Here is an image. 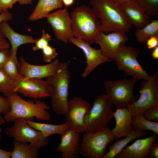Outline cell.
I'll return each instance as SVG.
<instances>
[{
  "instance_id": "obj_1",
  "label": "cell",
  "mask_w": 158,
  "mask_h": 158,
  "mask_svg": "<svg viewBox=\"0 0 158 158\" xmlns=\"http://www.w3.org/2000/svg\"><path fill=\"white\" fill-rule=\"evenodd\" d=\"M90 4L100 20V31L105 33H126L132 28V26L118 6L111 0H91Z\"/></svg>"
},
{
  "instance_id": "obj_2",
  "label": "cell",
  "mask_w": 158,
  "mask_h": 158,
  "mask_svg": "<svg viewBox=\"0 0 158 158\" xmlns=\"http://www.w3.org/2000/svg\"><path fill=\"white\" fill-rule=\"evenodd\" d=\"M17 92H13L6 96L10 104L11 110L4 114L6 121L11 122L19 118L32 121L34 117L42 121L50 120L51 115L48 111L50 107L44 102L37 99L25 101Z\"/></svg>"
},
{
  "instance_id": "obj_3",
  "label": "cell",
  "mask_w": 158,
  "mask_h": 158,
  "mask_svg": "<svg viewBox=\"0 0 158 158\" xmlns=\"http://www.w3.org/2000/svg\"><path fill=\"white\" fill-rule=\"evenodd\" d=\"M71 75L68 64L59 63L55 73L46 78L45 81L51 90V105L53 111L57 114L66 116L68 101V90Z\"/></svg>"
},
{
  "instance_id": "obj_4",
  "label": "cell",
  "mask_w": 158,
  "mask_h": 158,
  "mask_svg": "<svg viewBox=\"0 0 158 158\" xmlns=\"http://www.w3.org/2000/svg\"><path fill=\"white\" fill-rule=\"evenodd\" d=\"M70 16L73 36L90 45L95 43L96 35L100 31L101 23L92 9L82 5L75 8Z\"/></svg>"
},
{
  "instance_id": "obj_5",
  "label": "cell",
  "mask_w": 158,
  "mask_h": 158,
  "mask_svg": "<svg viewBox=\"0 0 158 158\" xmlns=\"http://www.w3.org/2000/svg\"><path fill=\"white\" fill-rule=\"evenodd\" d=\"M112 104L106 94L97 96L92 107L84 118L86 132H95L107 127L113 117Z\"/></svg>"
},
{
  "instance_id": "obj_6",
  "label": "cell",
  "mask_w": 158,
  "mask_h": 158,
  "mask_svg": "<svg viewBox=\"0 0 158 158\" xmlns=\"http://www.w3.org/2000/svg\"><path fill=\"white\" fill-rule=\"evenodd\" d=\"M139 51L135 48L121 44L116 52L114 61L118 69L124 72L127 76H131L137 80H147L151 76L144 70L137 58Z\"/></svg>"
},
{
  "instance_id": "obj_7",
  "label": "cell",
  "mask_w": 158,
  "mask_h": 158,
  "mask_svg": "<svg viewBox=\"0 0 158 158\" xmlns=\"http://www.w3.org/2000/svg\"><path fill=\"white\" fill-rule=\"evenodd\" d=\"M114 140L108 127L95 132H85L82 137L79 154L89 158H103L107 146Z\"/></svg>"
},
{
  "instance_id": "obj_8",
  "label": "cell",
  "mask_w": 158,
  "mask_h": 158,
  "mask_svg": "<svg viewBox=\"0 0 158 158\" xmlns=\"http://www.w3.org/2000/svg\"><path fill=\"white\" fill-rule=\"evenodd\" d=\"M137 80L132 78L107 80L104 83L105 94L117 108H127L136 101L133 90Z\"/></svg>"
},
{
  "instance_id": "obj_9",
  "label": "cell",
  "mask_w": 158,
  "mask_h": 158,
  "mask_svg": "<svg viewBox=\"0 0 158 158\" xmlns=\"http://www.w3.org/2000/svg\"><path fill=\"white\" fill-rule=\"evenodd\" d=\"M140 84V95L138 100L127 108L132 117L142 115L147 110L158 105V72Z\"/></svg>"
},
{
  "instance_id": "obj_10",
  "label": "cell",
  "mask_w": 158,
  "mask_h": 158,
  "mask_svg": "<svg viewBox=\"0 0 158 158\" xmlns=\"http://www.w3.org/2000/svg\"><path fill=\"white\" fill-rule=\"evenodd\" d=\"M14 122L12 126L6 128L5 132L8 136L14 138V140L29 142L30 145L38 150L48 144V138L44 137L40 131L30 126L25 119H18Z\"/></svg>"
},
{
  "instance_id": "obj_11",
  "label": "cell",
  "mask_w": 158,
  "mask_h": 158,
  "mask_svg": "<svg viewBox=\"0 0 158 158\" xmlns=\"http://www.w3.org/2000/svg\"><path fill=\"white\" fill-rule=\"evenodd\" d=\"M91 108L89 102L80 97L75 96L69 101L65 123L69 129L79 133L86 132L84 118Z\"/></svg>"
},
{
  "instance_id": "obj_12",
  "label": "cell",
  "mask_w": 158,
  "mask_h": 158,
  "mask_svg": "<svg viewBox=\"0 0 158 158\" xmlns=\"http://www.w3.org/2000/svg\"><path fill=\"white\" fill-rule=\"evenodd\" d=\"M45 18L51 26L57 39L67 43L73 36L71 18L67 8L50 13Z\"/></svg>"
},
{
  "instance_id": "obj_13",
  "label": "cell",
  "mask_w": 158,
  "mask_h": 158,
  "mask_svg": "<svg viewBox=\"0 0 158 158\" xmlns=\"http://www.w3.org/2000/svg\"><path fill=\"white\" fill-rule=\"evenodd\" d=\"M14 91L35 99L50 97L51 93V87L46 81L42 79L24 76L15 82Z\"/></svg>"
},
{
  "instance_id": "obj_14",
  "label": "cell",
  "mask_w": 158,
  "mask_h": 158,
  "mask_svg": "<svg viewBox=\"0 0 158 158\" xmlns=\"http://www.w3.org/2000/svg\"><path fill=\"white\" fill-rule=\"evenodd\" d=\"M69 42L81 49L86 58V66L81 74L82 77H86L100 65L111 60L104 55L100 49H96L79 38L71 37Z\"/></svg>"
},
{
  "instance_id": "obj_15",
  "label": "cell",
  "mask_w": 158,
  "mask_h": 158,
  "mask_svg": "<svg viewBox=\"0 0 158 158\" xmlns=\"http://www.w3.org/2000/svg\"><path fill=\"white\" fill-rule=\"evenodd\" d=\"M126 33L113 32L106 34L99 31L96 35L95 43L98 44L104 55L111 61H114L118 47L121 44L125 43L128 39Z\"/></svg>"
},
{
  "instance_id": "obj_16",
  "label": "cell",
  "mask_w": 158,
  "mask_h": 158,
  "mask_svg": "<svg viewBox=\"0 0 158 158\" xmlns=\"http://www.w3.org/2000/svg\"><path fill=\"white\" fill-rule=\"evenodd\" d=\"M18 66L20 73L25 78L42 79L54 75L60 63L55 59L51 62L43 65H36L29 63L21 56Z\"/></svg>"
},
{
  "instance_id": "obj_17",
  "label": "cell",
  "mask_w": 158,
  "mask_h": 158,
  "mask_svg": "<svg viewBox=\"0 0 158 158\" xmlns=\"http://www.w3.org/2000/svg\"><path fill=\"white\" fill-rule=\"evenodd\" d=\"M117 4L131 25L142 28L150 22L151 16L147 15L137 0Z\"/></svg>"
},
{
  "instance_id": "obj_18",
  "label": "cell",
  "mask_w": 158,
  "mask_h": 158,
  "mask_svg": "<svg viewBox=\"0 0 158 158\" xmlns=\"http://www.w3.org/2000/svg\"><path fill=\"white\" fill-rule=\"evenodd\" d=\"M157 137V135L154 134L144 139L136 140L132 144L123 149L114 158H147L149 148Z\"/></svg>"
},
{
  "instance_id": "obj_19",
  "label": "cell",
  "mask_w": 158,
  "mask_h": 158,
  "mask_svg": "<svg viewBox=\"0 0 158 158\" xmlns=\"http://www.w3.org/2000/svg\"><path fill=\"white\" fill-rule=\"evenodd\" d=\"M60 136L61 142L56 150L61 153L62 158H78L81 140L80 133L69 129Z\"/></svg>"
},
{
  "instance_id": "obj_20",
  "label": "cell",
  "mask_w": 158,
  "mask_h": 158,
  "mask_svg": "<svg viewBox=\"0 0 158 158\" xmlns=\"http://www.w3.org/2000/svg\"><path fill=\"white\" fill-rule=\"evenodd\" d=\"M113 115L116 125L111 131L114 139L130 134L134 129L131 124L132 116L127 108H117Z\"/></svg>"
},
{
  "instance_id": "obj_21",
  "label": "cell",
  "mask_w": 158,
  "mask_h": 158,
  "mask_svg": "<svg viewBox=\"0 0 158 158\" xmlns=\"http://www.w3.org/2000/svg\"><path fill=\"white\" fill-rule=\"evenodd\" d=\"M0 33L3 38L8 40L11 44V49L13 51H17L18 47L22 44H35L37 39L29 35L16 32L6 21H3L0 23Z\"/></svg>"
},
{
  "instance_id": "obj_22",
  "label": "cell",
  "mask_w": 158,
  "mask_h": 158,
  "mask_svg": "<svg viewBox=\"0 0 158 158\" xmlns=\"http://www.w3.org/2000/svg\"><path fill=\"white\" fill-rule=\"evenodd\" d=\"M63 4L62 0H39L28 20L34 21L45 18L51 11L61 8Z\"/></svg>"
},
{
  "instance_id": "obj_23",
  "label": "cell",
  "mask_w": 158,
  "mask_h": 158,
  "mask_svg": "<svg viewBox=\"0 0 158 158\" xmlns=\"http://www.w3.org/2000/svg\"><path fill=\"white\" fill-rule=\"evenodd\" d=\"M26 121L30 126L40 131L43 135L46 137L56 134L61 135L69 129L66 123L55 125L37 123L27 119Z\"/></svg>"
},
{
  "instance_id": "obj_24",
  "label": "cell",
  "mask_w": 158,
  "mask_h": 158,
  "mask_svg": "<svg viewBox=\"0 0 158 158\" xmlns=\"http://www.w3.org/2000/svg\"><path fill=\"white\" fill-rule=\"evenodd\" d=\"M147 134L145 131L133 129L132 133L123 139L116 141L109 147V150L104 155L103 158H113L131 141L136 138L143 137Z\"/></svg>"
},
{
  "instance_id": "obj_25",
  "label": "cell",
  "mask_w": 158,
  "mask_h": 158,
  "mask_svg": "<svg viewBox=\"0 0 158 158\" xmlns=\"http://www.w3.org/2000/svg\"><path fill=\"white\" fill-rule=\"evenodd\" d=\"M13 150L12 152L11 158H37L38 153V150L27 142H20L14 140Z\"/></svg>"
},
{
  "instance_id": "obj_26",
  "label": "cell",
  "mask_w": 158,
  "mask_h": 158,
  "mask_svg": "<svg viewBox=\"0 0 158 158\" xmlns=\"http://www.w3.org/2000/svg\"><path fill=\"white\" fill-rule=\"evenodd\" d=\"M17 51L11 49L9 58L2 69L5 73L15 82L20 80L23 77L18 69L19 63L17 60Z\"/></svg>"
},
{
  "instance_id": "obj_27",
  "label": "cell",
  "mask_w": 158,
  "mask_h": 158,
  "mask_svg": "<svg viewBox=\"0 0 158 158\" xmlns=\"http://www.w3.org/2000/svg\"><path fill=\"white\" fill-rule=\"evenodd\" d=\"M134 35L136 40L140 43L146 42L151 37L158 36V20H152L144 27L137 28Z\"/></svg>"
},
{
  "instance_id": "obj_28",
  "label": "cell",
  "mask_w": 158,
  "mask_h": 158,
  "mask_svg": "<svg viewBox=\"0 0 158 158\" xmlns=\"http://www.w3.org/2000/svg\"><path fill=\"white\" fill-rule=\"evenodd\" d=\"M131 124L134 129L140 131L150 130L158 134V122L149 121L142 116L138 115L132 117Z\"/></svg>"
},
{
  "instance_id": "obj_29",
  "label": "cell",
  "mask_w": 158,
  "mask_h": 158,
  "mask_svg": "<svg viewBox=\"0 0 158 158\" xmlns=\"http://www.w3.org/2000/svg\"><path fill=\"white\" fill-rule=\"evenodd\" d=\"M15 82L0 69V92L6 96L15 92Z\"/></svg>"
},
{
  "instance_id": "obj_30",
  "label": "cell",
  "mask_w": 158,
  "mask_h": 158,
  "mask_svg": "<svg viewBox=\"0 0 158 158\" xmlns=\"http://www.w3.org/2000/svg\"><path fill=\"white\" fill-rule=\"evenodd\" d=\"M148 16L158 17V0H137Z\"/></svg>"
},
{
  "instance_id": "obj_31",
  "label": "cell",
  "mask_w": 158,
  "mask_h": 158,
  "mask_svg": "<svg viewBox=\"0 0 158 158\" xmlns=\"http://www.w3.org/2000/svg\"><path fill=\"white\" fill-rule=\"evenodd\" d=\"M51 40V36L48 33L45 32L44 30H42V36L39 39H37L35 45L32 47L34 51L42 49L49 45V43Z\"/></svg>"
},
{
  "instance_id": "obj_32",
  "label": "cell",
  "mask_w": 158,
  "mask_h": 158,
  "mask_svg": "<svg viewBox=\"0 0 158 158\" xmlns=\"http://www.w3.org/2000/svg\"><path fill=\"white\" fill-rule=\"evenodd\" d=\"M43 60L46 63H49L52 59L55 58L58 56L56 49L49 45L42 49Z\"/></svg>"
},
{
  "instance_id": "obj_33",
  "label": "cell",
  "mask_w": 158,
  "mask_h": 158,
  "mask_svg": "<svg viewBox=\"0 0 158 158\" xmlns=\"http://www.w3.org/2000/svg\"><path fill=\"white\" fill-rule=\"evenodd\" d=\"M142 115L149 121L158 122V105L147 110Z\"/></svg>"
},
{
  "instance_id": "obj_34",
  "label": "cell",
  "mask_w": 158,
  "mask_h": 158,
  "mask_svg": "<svg viewBox=\"0 0 158 158\" xmlns=\"http://www.w3.org/2000/svg\"><path fill=\"white\" fill-rule=\"evenodd\" d=\"M0 92V109L1 113L6 114L11 110V106L9 100L7 97H3Z\"/></svg>"
},
{
  "instance_id": "obj_35",
  "label": "cell",
  "mask_w": 158,
  "mask_h": 158,
  "mask_svg": "<svg viewBox=\"0 0 158 158\" xmlns=\"http://www.w3.org/2000/svg\"><path fill=\"white\" fill-rule=\"evenodd\" d=\"M17 2L16 0H0V9L2 12L7 11Z\"/></svg>"
},
{
  "instance_id": "obj_36",
  "label": "cell",
  "mask_w": 158,
  "mask_h": 158,
  "mask_svg": "<svg viewBox=\"0 0 158 158\" xmlns=\"http://www.w3.org/2000/svg\"><path fill=\"white\" fill-rule=\"evenodd\" d=\"M10 55V52L8 51V49H0V69L2 68Z\"/></svg>"
},
{
  "instance_id": "obj_37",
  "label": "cell",
  "mask_w": 158,
  "mask_h": 158,
  "mask_svg": "<svg viewBox=\"0 0 158 158\" xmlns=\"http://www.w3.org/2000/svg\"><path fill=\"white\" fill-rule=\"evenodd\" d=\"M148 157L152 158H158V144L155 140L152 143L149 148Z\"/></svg>"
},
{
  "instance_id": "obj_38",
  "label": "cell",
  "mask_w": 158,
  "mask_h": 158,
  "mask_svg": "<svg viewBox=\"0 0 158 158\" xmlns=\"http://www.w3.org/2000/svg\"><path fill=\"white\" fill-rule=\"evenodd\" d=\"M146 42L148 49H153L158 46V36L151 37L147 39Z\"/></svg>"
},
{
  "instance_id": "obj_39",
  "label": "cell",
  "mask_w": 158,
  "mask_h": 158,
  "mask_svg": "<svg viewBox=\"0 0 158 158\" xmlns=\"http://www.w3.org/2000/svg\"><path fill=\"white\" fill-rule=\"evenodd\" d=\"M12 18V15L8 11L2 12L0 14V23L4 21H8ZM3 38L0 33V40Z\"/></svg>"
},
{
  "instance_id": "obj_40",
  "label": "cell",
  "mask_w": 158,
  "mask_h": 158,
  "mask_svg": "<svg viewBox=\"0 0 158 158\" xmlns=\"http://www.w3.org/2000/svg\"><path fill=\"white\" fill-rule=\"evenodd\" d=\"M12 152H8L0 148V158H11Z\"/></svg>"
},
{
  "instance_id": "obj_41",
  "label": "cell",
  "mask_w": 158,
  "mask_h": 158,
  "mask_svg": "<svg viewBox=\"0 0 158 158\" xmlns=\"http://www.w3.org/2000/svg\"><path fill=\"white\" fill-rule=\"evenodd\" d=\"M10 47V44L5 39L0 40V49H9Z\"/></svg>"
},
{
  "instance_id": "obj_42",
  "label": "cell",
  "mask_w": 158,
  "mask_h": 158,
  "mask_svg": "<svg viewBox=\"0 0 158 158\" xmlns=\"http://www.w3.org/2000/svg\"><path fill=\"white\" fill-rule=\"evenodd\" d=\"M152 53V57L155 59H158V46L153 49Z\"/></svg>"
},
{
  "instance_id": "obj_43",
  "label": "cell",
  "mask_w": 158,
  "mask_h": 158,
  "mask_svg": "<svg viewBox=\"0 0 158 158\" xmlns=\"http://www.w3.org/2000/svg\"><path fill=\"white\" fill-rule=\"evenodd\" d=\"M63 3L65 6L66 7L72 5L74 2L75 0H62Z\"/></svg>"
},
{
  "instance_id": "obj_44",
  "label": "cell",
  "mask_w": 158,
  "mask_h": 158,
  "mask_svg": "<svg viewBox=\"0 0 158 158\" xmlns=\"http://www.w3.org/2000/svg\"><path fill=\"white\" fill-rule=\"evenodd\" d=\"M17 1L21 4H31L33 0H16Z\"/></svg>"
},
{
  "instance_id": "obj_45",
  "label": "cell",
  "mask_w": 158,
  "mask_h": 158,
  "mask_svg": "<svg viewBox=\"0 0 158 158\" xmlns=\"http://www.w3.org/2000/svg\"><path fill=\"white\" fill-rule=\"evenodd\" d=\"M113 2L116 4H119L127 1L133 0H111Z\"/></svg>"
},
{
  "instance_id": "obj_46",
  "label": "cell",
  "mask_w": 158,
  "mask_h": 158,
  "mask_svg": "<svg viewBox=\"0 0 158 158\" xmlns=\"http://www.w3.org/2000/svg\"><path fill=\"white\" fill-rule=\"evenodd\" d=\"M1 113V111L0 109V113ZM5 122L4 118L0 116V126L1 125L4 124Z\"/></svg>"
},
{
  "instance_id": "obj_47",
  "label": "cell",
  "mask_w": 158,
  "mask_h": 158,
  "mask_svg": "<svg viewBox=\"0 0 158 158\" xmlns=\"http://www.w3.org/2000/svg\"><path fill=\"white\" fill-rule=\"evenodd\" d=\"M2 129L0 126V141L1 139V132Z\"/></svg>"
},
{
  "instance_id": "obj_48",
  "label": "cell",
  "mask_w": 158,
  "mask_h": 158,
  "mask_svg": "<svg viewBox=\"0 0 158 158\" xmlns=\"http://www.w3.org/2000/svg\"><path fill=\"white\" fill-rule=\"evenodd\" d=\"M2 11H1V10L0 9V13H2Z\"/></svg>"
}]
</instances>
